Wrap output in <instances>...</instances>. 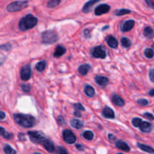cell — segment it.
<instances>
[{"instance_id": "cell-1", "label": "cell", "mask_w": 154, "mask_h": 154, "mask_svg": "<svg viewBox=\"0 0 154 154\" xmlns=\"http://www.w3.org/2000/svg\"><path fill=\"white\" fill-rule=\"evenodd\" d=\"M14 119L18 125L24 128L33 127L36 123L35 118L32 115H29V114H14Z\"/></svg>"}, {"instance_id": "cell-2", "label": "cell", "mask_w": 154, "mask_h": 154, "mask_svg": "<svg viewBox=\"0 0 154 154\" xmlns=\"http://www.w3.org/2000/svg\"><path fill=\"white\" fill-rule=\"evenodd\" d=\"M38 23V19L32 14H27L20 20L19 29L21 31H26L35 26Z\"/></svg>"}, {"instance_id": "cell-3", "label": "cell", "mask_w": 154, "mask_h": 154, "mask_svg": "<svg viewBox=\"0 0 154 154\" xmlns=\"http://www.w3.org/2000/svg\"><path fill=\"white\" fill-rule=\"evenodd\" d=\"M29 2L26 0H20V1H15L10 3L7 6V10L9 12L19 11L26 8L28 6Z\"/></svg>"}, {"instance_id": "cell-4", "label": "cell", "mask_w": 154, "mask_h": 154, "mask_svg": "<svg viewBox=\"0 0 154 154\" xmlns=\"http://www.w3.org/2000/svg\"><path fill=\"white\" fill-rule=\"evenodd\" d=\"M58 40V35L55 30H47L42 33V42L45 44H53Z\"/></svg>"}, {"instance_id": "cell-5", "label": "cell", "mask_w": 154, "mask_h": 154, "mask_svg": "<svg viewBox=\"0 0 154 154\" xmlns=\"http://www.w3.org/2000/svg\"><path fill=\"white\" fill-rule=\"evenodd\" d=\"M27 134L29 136L32 142L35 143V144H42L44 140L46 138L43 133L38 132V131H29Z\"/></svg>"}, {"instance_id": "cell-6", "label": "cell", "mask_w": 154, "mask_h": 154, "mask_svg": "<svg viewBox=\"0 0 154 154\" xmlns=\"http://www.w3.org/2000/svg\"><path fill=\"white\" fill-rule=\"evenodd\" d=\"M91 54L95 58L99 59H105L107 56L106 51L102 46H98L93 48L91 51Z\"/></svg>"}, {"instance_id": "cell-7", "label": "cell", "mask_w": 154, "mask_h": 154, "mask_svg": "<svg viewBox=\"0 0 154 154\" xmlns=\"http://www.w3.org/2000/svg\"><path fill=\"white\" fill-rule=\"evenodd\" d=\"M63 140L66 141L67 144H72L76 141V136L75 134L69 129H65L63 132Z\"/></svg>"}, {"instance_id": "cell-8", "label": "cell", "mask_w": 154, "mask_h": 154, "mask_svg": "<svg viewBox=\"0 0 154 154\" xmlns=\"http://www.w3.org/2000/svg\"><path fill=\"white\" fill-rule=\"evenodd\" d=\"M32 75L31 66L30 65H26L21 68L20 70V78L23 81H26L30 79Z\"/></svg>"}, {"instance_id": "cell-9", "label": "cell", "mask_w": 154, "mask_h": 154, "mask_svg": "<svg viewBox=\"0 0 154 154\" xmlns=\"http://www.w3.org/2000/svg\"><path fill=\"white\" fill-rule=\"evenodd\" d=\"M110 11V6L107 4H102L99 5L98 7L96 8L95 9V14L97 16H100V15L106 14L109 12Z\"/></svg>"}, {"instance_id": "cell-10", "label": "cell", "mask_w": 154, "mask_h": 154, "mask_svg": "<svg viewBox=\"0 0 154 154\" xmlns=\"http://www.w3.org/2000/svg\"><path fill=\"white\" fill-rule=\"evenodd\" d=\"M42 144V145H43V147L45 148V150H48L49 153H54V150H55L54 143H53L51 140L48 139V138H45Z\"/></svg>"}, {"instance_id": "cell-11", "label": "cell", "mask_w": 154, "mask_h": 154, "mask_svg": "<svg viewBox=\"0 0 154 154\" xmlns=\"http://www.w3.org/2000/svg\"><path fill=\"white\" fill-rule=\"evenodd\" d=\"M100 1H102V0H90V1H88L85 5H84V7H83V12H84V13H89V12L90 11V10L92 9V8L94 6V5Z\"/></svg>"}, {"instance_id": "cell-12", "label": "cell", "mask_w": 154, "mask_h": 154, "mask_svg": "<svg viewBox=\"0 0 154 154\" xmlns=\"http://www.w3.org/2000/svg\"><path fill=\"white\" fill-rule=\"evenodd\" d=\"M139 129L143 132H150L152 130V124L149 122H146V121H142L141 123L140 124L139 126Z\"/></svg>"}, {"instance_id": "cell-13", "label": "cell", "mask_w": 154, "mask_h": 154, "mask_svg": "<svg viewBox=\"0 0 154 154\" xmlns=\"http://www.w3.org/2000/svg\"><path fill=\"white\" fill-rule=\"evenodd\" d=\"M102 114L104 117L108 119H114L115 117L114 111L111 108H110L109 107H106V108H104L102 112Z\"/></svg>"}, {"instance_id": "cell-14", "label": "cell", "mask_w": 154, "mask_h": 154, "mask_svg": "<svg viewBox=\"0 0 154 154\" xmlns=\"http://www.w3.org/2000/svg\"><path fill=\"white\" fill-rule=\"evenodd\" d=\"M134 26H135V21L132 20H129L122 25L121 29L123 32H129L133 28Z\"/></svg>"}, {"instance_id": "cell-15", "label": "cell", "mask_w": 154, "mask_h": 154, "mask_svg": "<svg viewBox=\"0 0 154 154\" xmlns=\"http://www.w3.org/2000/svg\"><path fill=\"white\" fill-rule=\"evenodd\" d=\"M95 81L96 82L99 84V86H102V87H105L108 85V82H109V80L108 78L104 76H96L95 78Z\"/></svg>"}, {"instance_id": "cell-16", "label": "cell", "mask_w": 154, "mask_h": 154, "mask_svg": "<svg viewBox=\"0 0 154 154\" xmlns=\"http://www.w3.org/2000/svg\"><path fill=\"white\" fill-rule=\"evenodd\" d=\"M116 147H117L118 149H120V150H123V151L128 152L130 150V147H129V146L128 145L125 141H120H120H117V142H116Z\"/></svg>"}, {"instance_id": "cell-17", "label": "cell", "mask_w": 154, "mask_h": 154, "mask_svg": "<svg viewBox=\"0 0 154 154\" xmlns=\"http://www.w3.org/2000/svg\"><path fill=\"white\" fill-rule=\"evenodd\" d=\"M112 102L118 107H123L125 105V101L118 95H114L112 97Z\"/></svg>"}, {"instance_id": "cell-18", "label": "cell", "mask_w": 154, "mask_h": 154, "mask_svg": "<svg viewBox=\"0 0 154 154\" xmlns=\"http://www.w3.org/2000/svg\"><path fill=\"white\" fill-rule=\"evenodd\" d=\"M74 108H75L74 114H75V116H76V117H81V115H82V114H81V112L85 110L84 109V106H83L81 103L75 104V105H74Z\"/></svg>"}, {"instance_id": "cell-19", "label": "cell", "mask_w": 154, "mask_h": 154, "mask_svg": "<svg viewBox=\"0 0 154 154\" xmlns=\"http://www.w3.org/2000/svg\"><path fill=\"white\" fill-rule=\"evenodd\" d=\"M66 49L64 48V47H63L62 45H58V46L56 48L55 51H54V57L58 58V57H62V56L66 53Z\"/></svg>"}, {"instance_id": "cell-20", "label": "cell", "mask_w": 154, "mask_h": 154, "mask_svg": "<svg viewBox=\"0 0 154 154\" xmlns=\"http://www.w3.org/2000/svg\"><path fill=\"white\" fill-rule=\"evenodd\" d=\"M107 44L108 45V46L111 48H117L118 46V42H117L116 38H114V36H108L107 38Z\"/></svg>"}, {"instance_id": "cell-21", "label": "cell", "mask_w": 154, "mask_h": 154, "mask_svg": "<svg viewBox=\"0 0 154 154\" xmlns=\"http://www.w3.org/2000/svg\"><path fill=\"white\" fill-rule=\"evenodd\" d=\"M137 146H138L141 150L146 152V153H148L150 154H154V149L153 147H150V146L146 145V144H141V143H138V144H137Z\"/></svg>"}, {"instance_id": "cell-22", "label": "cell", "mask_w": 154, "mask_h": 154, "mask_svg": "<svg viewBox=\"0 0 154 154\" xmlns=\"http://www.w3.org/2000/svg\"><path fill=\"white\" fill-rule=\"evenodd\" d=\"M90 69V66L89 64H84L81 65L79 68H78V72L81 75H86L89 72Z\"/></svg>"}, {"instance_id": "cell-23", "label": "cell", "mask_w": 154, "mask_h": 154, "mask_svg": "<svg viewBox=\"0 0 154 154\" xmlns=\"http://www.w3.org/2000/svg\"><path fill=\"white\" fill-rule=\"evenodd\" d=\"M71 126L73 128H75V129H80L84 126V123L79 120L74 119V120H71Z\"/></svg>"}, {"instance_id": "cell-24", "label": "cell", "mask_w": 154, "mask_h": 154, "mask_svg": "<svg viewBox=\"0 0 154 154\" xmlns=\"http://www.w3.org/2000/svg\"><path fill=\"white\" fill-rule=\"evenodd\" d=\"M84 92H85V94L87 96H89V97H93L95 95V90L93 89V87L92 86H86L85 88H84Z\"/></svg>"}, {"instance_id": "cell-25", "label": "cell", "mask_w": 154, "mask_h": 154, "mask_svg": "<svg viewBox=\"0 0 154 154\" xmlns=\"http://www.w3.org/2000/svg\"><path fill=\"white\" fill-rule=\"evenodd\" d=\"M144 34L145 37L148 38H152L154 37V31L153 29L150 26H147L144 29Z\"/></svg>"}, {"instance_id": "cell-26", "label": "cell", "mask_w": 154, "mask_h": 154, "mask_svg": "<svg viewBox=\"0 0 154 154\" xmlns=\"http://www.w3.org/2000/svg\"><path fill=\"white\" fill-rule=\"evenodd\" d=\"M0 135L3 136L6 139H11V138H13V135L11 133H8L5 129L1 126H0Z\"/></svg>"}, {"instance_id": "cell-27", "label": "cell", "mask_w": 154, "mask_h": 154, "mask_svg": "<svg viewBox=\"0 0 154 154\" xmlns=\"http://www.w3.org/2000/svg\"><path fill=\"white\" fill-rule=\"evenodd\" d=\"M3 150H4L5 153V154H16L17 151L14 150V149L12 148L10 145L8 144H6L5 146L3 148Z\"/></svg>"}, {"instance_id": "cell-28", "label": "cell", "mask_w": 154, "mask_h": 154, "mask_svg": "<svg viewBox=\"0 0 154 154\" xmlns=\"http://www.w3.org/2000/svg\"><path fill=\"white\" fill-rule=\"evenodd\" d=\"M45 68H46V62L45 61L39 62L35 66L36 70L38 71V72H42V71L45 70Z\"/></svg>"}, {"instance_id": "cell-29", "label": "cell", "mask_w": 154, "mask_h": 154, "mask_svg": "<svg viewBox=\"0 0 154 154\" xmlns=\"http://www.w3.org/2000/svg\"><path fill=\"white\" fill-rule=\"evenodd\" d=\"M61 0H49L47 3L48 8H55L60 5Z\"/></svg>"}, {"instance_id": "cell-30", "label": "cell", "mask_w": 154, "mask_h": 154, "mask_svg": "<svg viewBox=\"0 0 154 154\" xmlns=\"http://www.w3.org/2000/svg\"><path fill=\"white\" fill-rule=\"evenodd\" d=\"M121 45L123 48H128L131 46L132 45V42L127 38H121Z\"/></svg>"}, {"instance_id": "cell-31", "label": "cell", "mask_w": 154, "mask_h": 154, "mask_svg": "<svg viewBox=\"0 0 154 154\" xmlns=\"http://www.w3.org/2000/svg\"><path fill=\"white\" fill-rule=\"evenodd\" d=\"M83 137H84L85 139L88 140V141H91V140H93V137H94V134H93V132H91V131H86V132H84V134H83Z\"/></svg>"}, {"instance_id": "cell-32", "label": "cell", "mask_w": 154, "mask_h": 154, "mask_svg": "<svg viewBox=\"0 0 154 154\" xmlns=\"http://www.w3.org/2000/svg\"><path fill=\"white\" fill-rule=\"evenodd\" d=\"M131 13V11L129 9H120V10H117L114 13V14L117 16H122V15L127 14Z\"/></svg>"}, {"instance_id": "cell-33", "label": "cell", "mask_w": 154, "mask_h": 154, "mask_svg": "<svg viewBox=\"0 0 154 154\" xmlns=\"http://www.w3.org/2000/svg\"><path fill=\"white\" fill-rule=\"evenodd\" d=\"M144 55L148 59H152L154 57V51L151 48H147V49L144 51Z\"/></svg>"}, {"instance_id": "cell-34", "label": "cell", "mask_w": 154, "mask_h": 154, "mask_svg": "<svg viewBox=\"0 0 154 154\" xmlns=\"http://www.w3.org/2000/svg\"><path fill=\"white\" fill-rule=\"evenodd\" d=\"M141 122H142L141 119L138 118V117H135V118H134L133 120H132V124H133V126H135V127H139V126H140V124L141 123Z\"/></svg>"}, {"instance_id": "cell-35", "label": "cell", "mask_w": 154, "mask_h": 154, "mask_svg": "<svg viewBox=\"0 0 154 154\" xmlns=\"http://www.w3.org/2000/svg\"><path fill=\"white\" fill-rule=\"evenodd\" d=\"M12 46L11 44H5V45H0V50H2V51H9L11 49Z\"/></svg>"}, {"instance_id": "cell-36", "label": "cell", "mask_w": 154, "mask_h": 154, "mask_svg": "<svg viewBox=\"0 0 154 154\" xmlns=\"http://www.w3.org/2000/svg\"><path fill=\"white\" fill-rule=\"evenodd\" d=\"M137 103L138 104V105H141V106H145V105H148V101L147 100V99H138V101H137Z\"/></svg>"}, {"instance_id": "cell-37", "label": "cell", "mask_w": 154, "mask_h": 154, "mask_svg": "<svg viewBox=\"0 0 154 154\" xmlns=\"http://www.w3.org/2000/svg\"><path fill=\"white\" fill-rule=\"evenodd\" d=\"M21 89L23 92H26V93H28V92L30 91L31 90V87H30L29 85H27V84H21Z\"/></svg>"}, {"instance_id": "cell-38", "label": "cell", "mask_w": 154, "mask_h": 154, "mask_svg": "<svg viewBox=\"0 0 154 154\" xmlns=\"http://www.w3.org/2000/svg\"><path fill=\"white\" fill-rule=\"evenodd\" d=\"M57 153L58 154H69L67 150L63 147H57Z\"/></svg>"}, {"instance_id": "cell-39", "label": "cell", "mask_w": 154, "mask_h": 154, "mask_svg": "<svg viewBox=\"0 0 154 154\" xmlns=\"http://www.w3.org/2000/svg\"><path fill=\"white\" fill-rule=\"evenodd\" d=\"M143 116H144V117H145V118L148 119V120H154V116L152 114H150V113H145V114H144Z\"/></svg>"}, {"instance_id": "cell-40", "label": "cell", "mask_w": 154, "mask_h": 154, "mask_svg": "<svg viewBox=\"0 0 154 154\" xmlns=\"http://www.w3.org/2000/svg\"><path fill=\"white\" fill-rule=\"evenodd\" d=\"M57 122H58V123L60 126H63V125L65 124V123H66L64 118H63V117H61V116H60V117H58V118H57Z\"/></svg>"}, {"instance_id": "cell-41", "label": "cell", "mask_w": 154, "mask_h": 154, "mask_svg": "<svg viewBox=\"0 0 154 154\" xmlns=\"http://www.w3.org/2000/svg\"><path fill=\"white\" fill-rule=\"evenodd\" d=\"M108 139H109L110 142L113 143L114 141H115L116 137L114 136V135H112V134H109V135H108Z\"/></svg>"}, {"instance_id": "cell-42", "label": "cell", "mask_w": 154, "mask_h": 154, "mask_svg": "<svg viewBox=\"0 0 154 154\" xmlns=\"http://www.w3.org/2000/svg\"><path fill=\"white\" fill-rule=\"evenodd\" d=\"M149 76H150V79L152 82L154 83V69L151 70L150 72V74H149Z\"/></svg>"}, {"instance_id": "cell-43", "label": "cell", "mask_w": 154, "mask_h": 154, "mask_svg": "<svg viewBox=\"0 0 154 154\" xmlns=\"http://www.w3.org/2000/svg\"><path fill=\"white\" fill-rule=\"evenodd\" d=\"M84 35L86 38H90V32L89 29H85L84 31Z\"/></svg>"}, {"instance_id": "cell-44", "label": "cell", "mask_w": 154, "mask_h": 154, "mask_svg": "<svg viewBox=\"0 0 154 154\" xmlns=\"http://www.w3.org/2000/svg\"><path fill=\"white\" fill-rule=\"evenodd\" d=\"M5 114L3 111H0V121H2L5 118Z\"/></svg>"}, {"instance_id": "cell-45", "label": "cell", "mask_w": 154, "mask_h": 154, "mask_svg": "<svg viewBox=\"0 0 154 154\" xmlns=\"http://www.w3.org/2000/svg\"><path fill=\"white\" fill-rule=\"evenodd\" d=\"M145 1L149 6H150V7H152V8H154L153 0H145Z\"/></svg>"}, {"instance_id": "cell-46", "label": "cell", "mask_w": 154, "mask_h": 154, "mask_svg": "<svg viewBox=\"0 0 154 154\" xmlns=\"http://www.w3.org/2000/svg\"><path fill=\"white\" fill-rule=\"evenodd\" d=\"M76 147H77V149H78V150H81V151H82V150H84V147H83L82 145H81V144H77Z\"/></svg>"}, {"instance_id": "cell-47", "label": "cell", "mask_w": 154, "mask_h": 154, "mask_svg": "<svg viewBox=\"0 0 154 154\" xmlns=\"http://www.w3.org/2000/svg\"><path fill=\"white\" fill-rule=\"evenodd\" d=\"M19 138H20V140H21V141H23V140H25V136H24L23 134H22V133L19 134Z\"/></svg>"}, {"instance_id": "cell-48", "label": "cell", "mask_w": 154, "mask_h": 154, "mask_svg": "<svg viewBox=\"0 0 154 154\" xmlns=\"http://www.w3.org/2000/svg\"><path fill=\"white\" fill-rule=\"evenodd\" d=\"M5 59L3 58V57H0V66L3 65V63H5Z\"/></svg>"}, {"instance_id": "cell-49", "label": "cell", "mask_w": 154, "mask_h": 154, "mask_svg": "<svg viewBox=\"0 0 154 154\" xmlns=\"http://www.w3.org/2000/svg\"><path fill=\"white\" fill-rule=\"evenodd\" d=\"M149 95L151 96H154V89H152L149 91Z\"/></svg>"}, {"instance_id": "cell-50", "label": "cell", "mask_w": 154, "mask_h": 154, "mask_svg": "<svg viewBox=\"0 0 154 154\" xmlns=\"http://www.w3.org/2000/svg\"><path fill=\"white\" fill-rule=\"evenodd\" d=\"M107 28H108V26H105V27H104L103 30H105V29H107Z\"/></svg>"}, {"instance_id": "cell-51", "label": "cell", "mask_w": 154, "mask_h": 154, "mask_svg": "<svg viewBox=\"0 0 154 154\" xmlns=\"http://www.w3.org/2000/svg\"><path fill=\"white\" fill-rule=\"evenodd\" d=\"M34 154H42V153H35Z\"/></svg>"}, {"instance_id": "cell-52", "label": "cell", "mask_w": 154, "mask_h": 154, "mask_svg": "<svg viewBox=\"0 0 154 154\" xmlns=\"http://www.w3.org/2000/svg\"><path fill=\"white\" fill-rule=\"evenodd\" d=\"M117 154H123V153H117Z\"/></svg>"}]
</instances>
